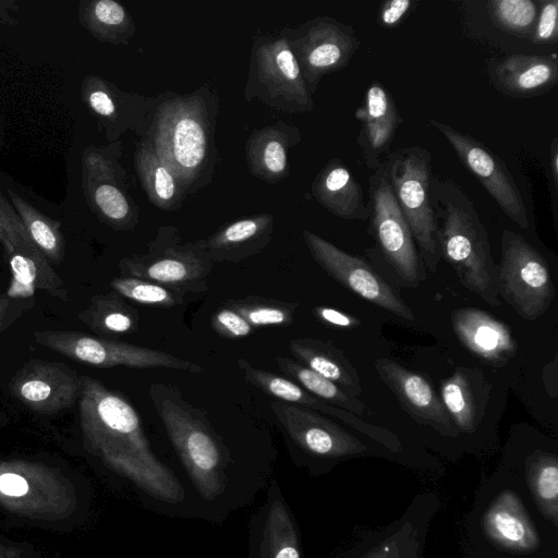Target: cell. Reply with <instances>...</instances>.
<instances>
[{"label":"cell","instance_id":"obj_41","mask_svg":"<svg viewBox=\"0 0 558 558\" xmlns=\"http://www.w3.org/2000/svg\"><path fill=\"white\" fill-rule=\"evenodd\" d=\"M558 35V1L547 0L539 3L532 39L538 44L554 43Z\"/></svg>","mask_w":558,"mask_h":558},{"label":"cell","instance_id":"obj_23","mask_svg":"<svg viewBox=\"0 0 558 558\" xmlns=\"http://www.w3.org/2000/svg\"><path fill=\"white\" fill-rule=\"evenodd\" d=\"M275 218L270 214L245 217L219 228L205 239L210 259L239 263L263 251L271 241Z\"/></svg>","mask_w":558,"mask_h":558},{"label":"cell","instance_id":"obj_43","mask_svg":"<svg viewBox=\"0 0 558 558\" xmlns=\"http://www.w3.org/2000/svg\"><path fill=\"white\" fill-rule=\"evenodd\" d=\"M32 305L28 301L0 294V333L11 326Z\"/></svg>","mask_w":558,"mask_h":558},{"label":"cell","instance_id":"obj_27","mask_svg":"<svg viewBox=\"0 0 558 558\" xmlns=\"http://www.w3.org/2000/svg\"><path fill=\"white\" fill-rule=\"evenodd\" d=\"M289 350L299 363L333 381L353 397L362 393L357 371L344 353L332 343L313 338H296Z\"/></svg>","mask_w":558,"mask_h":558},{"label":"cell","instance_id":"obj_16","mask_svg":"<svg viewBox=\"0 0 558 558\" xmlns=\"http://www.w3.org/2000/svg\"><path fill=\"white\" fill-rule=\"evenodd\" d=\"M10 389L31 410L53 413L80 398L81 376L60 363L31 360L12 377Z\"/></svg>","mask_w":558,"mask_h":558},{"label":"cell","instance_id":"obj_34","mask_svg":"<svg viewBox=\"0 0 558 558\" xmlns=\"http://www.w3.org/2000/svg\"><path fill=\"white\" fill-rule=\"evenodd\" d=\"M223 305L238 312L255 328L291 324L299 303L248 295L243 299L229 300Z\"/></svg>","mask_w":558,"mask_h":558},{"label":"cell","instance_id":"obj_11","mask_svg":"<svg viewBox=\"0 0 558 558\" xmlns=\"http://www.w3.org/2000/svg\"><path fill=\"white\" fill-rule=\"evenodd\" d=\"M279 33L287 39L312 95L320 80L344 69L360 47L353 27L331 16H317Z\"/></svg>","mask_w":558,"mask_h":558},{"label":"cell","instance_id":"obj_48","mask_svg":"<svg viewBox=\"0 0 558 558\" xmlns=\"http://www.w3.org/2000/svg\"><path fill=\"white\" fill-rule=\"evenodd\" d=\"M0 235H1V225H0Z\"/></svg>","mask_w":558,"mask_h":558},{"label":"cell","instance_id":"obj_3","mask_svg":"<svg viewBox=\"0 0 558 558\" xmlns=\"http://www.w3.org/2000/svg\"><path fill=\"white\" fill-rule=\"evenodd\" d=\"M430 198L440 256L469 291L489 305H500L488 232L472 199L453 181L433 175Z\"/></svg>","mask_w":558,"mask_h":558},{"label":"cell","instance_id":"obj_22","mask_svg":"<svg viewBox=\"0 0 558 558\" xmlns=\"http://www.w3.org/2000/svg\"><path fill=\"white\" fill-rule=\"evenodd\" d=\"M486 536L498 547L519 554L531 553L539 538L524 506L511 490L501 492L483 517Z\"/></svg>","mask_w":558,"mask_h":558},{"label":"cell","instance_id":"obj_7","mask_svg":"<svg viewBox=\"0 0 558 558\" xmlns=\"http://www.w3.org/2000/svg\"><path fill=\"white\" fill-rule=\"evenodd\" d=\"M214 266L205 239L183 242L179 229L166 225L157 229L146 253L123 257L119 262V271L122 276L186 287L204 293L207 291L205 280Z\"/></svg>","mask_w":558,"mask_h":558},{"label":"cell","instance_id":"obj_10","mask_svg":"<svg viewBox=\"0 0 558 558\" xmlns=\"http://www.w3.org/2000/svg\"><path fill=\"white\" fill-rule=\"evenodd\" d=\"M33 338L40 345L73 361L100 368L113 366L132 368L163 367L182 372H203L201 365L178 359L167 352L128 342L97 338L77 331H35Z\"/></svg>","mask_w":558,"mask_h":558},{"label":"cell","instance_id":"obj_5","mask_svg":"<svg viewBox=\"0 0 558 558\" xmlns=\"http://www.w3.org/2000/svg\"><path fill=\"white\" fill-rule=\"evenodd\" d=\"M432 158L428 149L410 146L390 153L383 162L395 198L408 221L418 255L435 271L441 258L430 198Z\"/></svg>","mask_w":558,"mask_h":558},{"label":"cell","instance_id":"obj_25","mask_svg":"<svg viewBox=\"0 0 558 558\" xmlns=\"http://www.w3.org/2000/svg\"><path fill=\"white\" fill-rule=\"evenodd\" d=\"M488 385L477 369L459 367L441 384L440 399L459 432L472 433L482 421Z\"/></svg>","mask_w":558,"mask_h":558},{"label":"cell","instance_id":"obj_2","mask_svg":"<svg viewBox=\"0 0 558 558\" xmlns=\"http://www.w3.org/2000/svg\"><path fill=\"white\" fill-rule=\"evenodd\" d=\"M218 109L219 97L207 85L186 95L165 92L158 95L141 136L150 142L186 194H194L213 181Z\"/></svg>","mask_w":558,"mask_h":558},{"label":"cell","instance_id":"obj_13","mask_svg":"<svg viewBox=\"0 0 558 558\" xmlns=\"http://www.w3.org/2000/svg\"><path fill=\"white\" fill-rule=\"evenodd\" d=\"M302 235L313 259L332 279L367 302L400 318L414 319L412 310L366 260L342 251L312 231L304 230Z\"/></svg>","mask_w":558,"mask_h":558},{"label":"cell","instance_id":"obj_47","mask_svg":"<svg viewBox=\"0 0 558 558\" xmlns=\"http://www.w3.org/2000/svg\"><path fill=\"white\" fill-rule=\"evenodd\" d=\"M0 558H22L17 550L0 544Z\"/></svg>","mask_w":558,"mask_h":558},{"label":"cell","instance_id":"obj_20","mask_svg":"<svg viewBox=\"0 0 558 558\" xmlns=\"http://www.w3.org/2000/svg\"><path fill=\"white\" fill-rule=\"evenodd\" d=\"M495 88L515 98H532L551 89L558 81L556 54H512L488 64Z\"/></svg>","mask_w":558,"mask_h":558},{"label":"cell","instance_id":"obj_42","mask_svg":"<svg viewBox=\"0 0 558 558\" xmlns=\"http://www.w3.org/2000/svg\"><path fill=\"white\" fill-rule=\"evenodd\" d=\"M312 312L319 322L332 328L352 329L361 324L359 318L329 306H316Z\"/></svg>","mask_w":558,"mask_h":558},{"label":"cell","instance_id":"obj_40","mask_svg":"<svg viewBox=\"0 0 558 558\" xmlns=\"http://www.w3.org/2000/svg\"><path fill=\"white\" fill-rule=\"evenodd\" d=\"M412 541L404 527L379 542L363 558H416Z\"/></svg>","mask_w":558,"mask_h":558},{"label":"cell","instance_id":"obj_44","mask_svg":"<svg viewBox=\"0 0 558 558\" xmlns=\"http://www.w3.org/2000/svg\"><path fill=\"white\" fill-rule=\"evenodd\" d=\"M414 4L411 0H390L383 4L379 21L384 27H396Z\"/></svg>","mask_w":558,"mask_h":558},{"label":"cell","instance_id":"obj_6","mask_svg":"<svg viewBox=\"0 0 558 558\" xmlns=\"http://www.w3.org/2000/svg\"><path fill=\"white\" fill-rule=\"evenodd\" d=\"M244 99H257L286 113H306L314 109L313 95L284 36H256L253 40Z\"/></svg>","mask_w":558,"mask_h":558},{"label":"cell","instance_id":"obj_32","mask_svg":"<svg viewBox=\"0 0 558 558\" xmlns=\"http://www.w3.org/2000/svg\"><path fill=\"white\" fill-rule=\"evenodd\" d=\"M529 487L542 513L558 521V460L555 454L536 452L525 464Z\"/></svg>","mask_w":558,"mask_h":558},{"label":"cell","instance_id":"obj_14","mask_svg":"<svg viewBox=\"0 0 558 558\" xmlns=\"http://www.w3.org/2000/svg\"><path fill=\"white\" fill-rule=\"evenodd\" d=\"M429 124L450 143L460 161L484 186L500 209L520 228L527 229V211L511 173L498 156L474 137L437 120Z\"/></svg>","mask_w":558,"mask_h":558},{"label":"cell","instance_id":"obj_19","mask_svg":"<svg viewBox=\"0 0 558 558\" xmlns=\"http://www.w3.org/2000/svg\"><path fill=\"white\" fill-rule=\"evenodd\" d=\"M451 323L461 343L474 355L493 365L508 363L518 349L507 325L474 307L452 312Z\"/></svg>","mask_w":558,"mask_h":558},{"label":"cell","instance_id":"obj_36","mask_svg":"<svg viewBox=\"0 0 558 558\" xmlns=\"http://www.w3.org/2000/svg\"><path fill=\"white\" fill-rule=\"evenodd\" d=\"M492 21L502 31L532 39L538 8L531 0H493L488 3Z\"/></svg>","mask_w":558,"mask_h":558},{"label":"cell","instance_id":"obj_18","mask_svg":"<svg viewBox=\"0 0 558 558\" xmlns=\"http://www.w3.org/2000/svg\"><path fill=\"white\" fill-rule=\"evenodd\" d=\"M355 118L361 124L356 143L366 166L375 170L383 163L380 156L388 150L402 119L393 97L377 81L365 90Z\"/></svg>","mask_w":558,"mask_h":558},{"label":"cell","instance_id":"obj_31","mask_svg":"<svg viewBox=\"0 0 558 558\" xmlns=\"http://www.w3.org/2000/svg\"><path fill=\"white\" fill-rule=\"evenodd\" d=\"M279 369L310 393L330 405L342 409L355 415H365L368 409L357 397L344 391L333 381L323 377L298 361L284 356L276 359Z\"/></svg>","mask_w":558,"mask_h":558},{"label":"cell","instance_id":"obj_30","mask_svg":"<svg viewBox=\"0 0 558 558\" xmlns=\"http://www.w3.org/2000/svg\"><path fill=\"white\" fill-rule=\"evenodd\" d=\"M77 318L99 336L132 333L140 322L138 312L114 291L93 296Z\"/></svg>","mask_w":558,"mask_h":558},{"label":"cell","instance_id":"obj_8","mask_svg":"<svg viewBox=\"0 0 558 558\" xmlns=\"http://www.w3.org/2000/svg\"><path fill=\"white\" fill-rule=\"evenodd\" d=\"M497 292L522 318L534 320L551 305L556 288L544 257L519 233L502 230Z\"/></svg>","mask_w":558,"mask_h":558},{"label":"cell","instance_id":"obj_4","mask_svg":"<svg viewBox=\"0 0 558 558\" xmlns=\"http://www.w3.org/2000/svg\"><path fill=\"white\" fill-rule=\"evenodd\" d=\"M148 395L199 495L206 500L219 497L225 488L229 452L206 413L185 401L172 385L155 383Z\"/></svg>","mask_w":558,"mask_h":558},{"label":"cell","instance_id":"obj_28","mask_svg":"<svg viewBox=\"0 0 558 558\" xmlns=\"http://www.w3.org/2000/svg\"><path fill=\"white\" fill-rule=\"evenodd\" d=\"M134 165L148 201L165 211L181 208L186 193L179 179L156 154L149 141L141 137L134 151Z\"/></svg>","mask_w":558,"mask_h":558},{"label":"cell","instance_id":"obj_46","mask_svg":"<svg viewBox=\"0 0 558 558\" xmlns=\"http://www.w3.org/2000/svg\"><path fill=\"white\" fill-rule=\"evenodd\" d=\"M549 179L551 181V205H553V211L555 220L557 219L556 215V199H557V191H558V140L557 137L554 138L551 145H550V153H549Z\"/></svg>","mask_w":558,"mask_h":558},{"label":"cell","instance_id":"obj_1","mask_svg":"<svg viewBox=\"0 0 558 558\" xmlns=\"http://www.w3.org/2000/svg\"><path fill=\"white\" fill-rule=\"evenodd\" d=\"M80 424L84 448L109 469L162 502L183 500V486L153 452L135 409L90 376H81Z\"/></svg>","mask_w":558,"mask_h":558},{"label":"cell","instance_id":"obj_33","mask_svg":"<svg viewBox=\"0 0 558 558\" xmlns=\"http://www.w3.org/2000/svg\"><path fill=\"white\" fill-rule=\"evenodd\" d=\"M109 286L125 300L157 307L181 305L185 302L186 295L199 293L186 287L169 286L129 276L117 277L110 281Z\"/></svg>","mask_w":558,"mask_h":558},{"label":"cell","instance_id":"obj_15","mask_svg":"<svg viewBox=\"0 0 558 558\" xmlns=\"http://www.w3.org/2000/svg\"><path fill=\"white\" fill-rule=\"evenodd\" d=\"M270 409L286 435L308 454L342 459L367 450L361 440L316 411L279 400L270 402Z\"/></svg>","mask_w":558,"mask_h":558},{"label":"cell","instance_id":"obj_38","mask_svg":"<svg viewBox=\"0 0 558 558\" xmlns=\"http://www.w3.org/2000/svg\"><path fill=\"white\" fill-rule=\"evenodd\" d=\"M26 232L47 259L58 264L63 258V241L56 227L41 218L25 216Z\"/></svg>","mask_w":558,"mask_h":558},{"label":"cell","instance_id":"obj_37","mask_svg":"<svg viewBox=\"0 0 558 558\" xmlns=\"http://www.w3.org/2000/svg\"><path fill=\"white\" fill-rule=\"evenodd\" d=\"M93 16L106 36L118 44L126 45L135 35V24L130 13L119 2L99 0L93 5Z\"/></svg>","mask_w":558,"mask_h":558},{"label":"cell","instance_id":"obj_9","mask_svg":"<svg viewBox=\"0 0 558 558\" xmlns=\"http://www.w3.org/2000/svg\"><path fill=\"white\" fill-rule=\"evenodd\" d=\"M74 489L62 474L25 460L0 461V505L29 518L60 519L75 507Z\"/></svg>","mask_w":558,"mask_h":558},{"label":"cell","instance_id":"obj_49","mask_svg":"<svg viewBox=\"0 0 558 558\" xmlns=\"http://www.w3.org/2000/svg\"><path fill=\"white\" fill-rule=\"evenodd\" d=\"M1 421H2V417H1V415H0V423H1Z\"/></svg>","mask_w":558,"mask_h":558},{"label":"cell","instance_id":"obj_29","mask_svg":"<svg viewBox=\"0 0 558 558\" xmlns=\"http://www.w3.org/2000/svg\"><path fill=\"white\" fill-rule=\"evenodd\" d=\"M258 554L259 558H302L296 526L276 483L269 488Z\"/></svg>","mask_w":558,"mask_h":558},{"label":"cell","instance_id":"obj_21","mask_svg":"<svg viewBox=\"0 0 558 558\" xmlns=\"http://www.w3.org/2000/svg\"><path fill=\"white\" fill-rule=\"evenodd\" d=\"M302 141L298 126L283 121L255 129L245 143V159L251 174L267 183L289 177V150Z\"/></svg>","mask_w":558,"mask_h":558},{"label":"cell","instance_id":"obj_39","mask_svg":"<svg viewBox=\"0 0 558 558\" xmlns=\"http://www.w3.org/2000/svg\"><path fill=\"white\" fill-rule=\"evenodd\" d=\"M211 327L221 337L239 339L250 336L253 327L234 310L222 305L210 318Z\"/></svg>","mask_w":558,"mask_h":558},{"label":"cell","instance_id":"obj_17","mask_svg":"<svg viewBox=\"0 0 558 558\" xmlns=\"http://www.w3.org/2000/svg\"><path fill=\"white\" fill-rule=\"evenodd\" d=\"M375 368L401 407L416 422L446 436L454 437L459 434L440 397L427 379L387 357L377 359Z\"/></svg>","mask_w":558,"mask_h":558},{"label":"cell","instance_id":"obj_45","mask_svg":"<svg viewBox=\"0 0 558 558\" xmlns=\"http://www.w3.org/2000/svg\"><path fill=\"white\" fill-rule=\"evenodd\" d=\"M88 102L92 109L100 117L109 119L116 130V108L113 94L106 88H97L88 96Z\"/></svg>","mask_w":558,"mask_h":558},{"label":"cell","instance_id":"obj_12","mask_svg":"<svg viewBox=\"0 0 558 558\" xmlns=\"http://www.w3.org/2000/svg\"><path fill=\"white\" fill-rule=\"evenodd\" d=\"M369 216L374 236L390 266L412 288L422 280L415 242L389 184L384 163L369 175Z\"/></svg>","mask_w":558,"mask_h":558},{"label":"cell","instance_id":"obj_26","mask_svg":"<svg viewBox=\"0 0 558 558\" xmlns=\"http://www.w3.org/2000/svg\"><path fill=\"white\" fill-rule=\"evenodd\" d=\"M236 364L242 371L243 376L247 383L260 389L266 395L275 398V400L304 407L316 412L319 411L324 414L336 416L337 418L350 423L351 425L359 427L362 430H366V433L373 437H383L381 434L375 433V430L379 428L373 427L371 425L366 426L363 424V422L356 420L352 413L328 404L327 402L310 393L295 381L268 371L257 368L244 359H238Z\"/></svg>","mask_w":558,"mask_h":558},{"label":"cell","instance_id":"obj_24","mask_svg":"<svg viewBox=\"0 0 558 558\" xmlns=\"http://www.w3.org/2000/svg\"><path fill=\"white\" fill-rule=\"evenodd\" d=\"M311 192L325 209L338 218L366 220L369 216L361 184L338 158H331L318 171Z\"/></svg>","mask_w":558,"mask_h":558},{"label":"cell","instance_id":"obj_35","mask_svg":"<svg viewBox=\"0 0 558 558\" xmlns=\"http://www.w3.org/2000/svg\"><path fill=\"white\" fill-rule=\"evenodd\" d=\"M94 201L102 218L117 230H132L140 221L137 205L116 184L102 182L94 190Z\"/></svg>","mask_w":558,"mask_h":558}]
</instances>
